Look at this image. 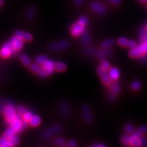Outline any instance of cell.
Segmentation results:
<instances>
[{"instance_id":"obj_1","label":"cell","mask_w":147,"mask_h":147,"mask_svg":"<svg viewBox=\"0 0 147 147\" xmlns=\"http://www.w3.org/2000/svg\"><path fill=\"white\" fill-rule=\"evenodd\" d=\"M0 110L4 113L6 121L7 124H10L12 119L16 116L14 105L11 103H7L5 105H1Z\"/></svg>"},{"instance_id":"obj_2","label":"cell","mask_w":147,"mask_h":147,"mask_svg":"<svg viewBox=\"0 0 147 147\" xmlns=\"http://www.w3.org/2000/svg\"><path fill=\"white\" fill-rule=\"evenodd\" d=\"M147 53V40L141 42L136 48L131 49L129 52V57L131 58H139L142 55Z\"/></svg>"},{"instance_id":"obj_3","label":"cell","mask_w":147,"mask_h":147,"mask_svg":"<svg viewBox=\"0 0 147 147\" xmlns=\"http://www.w3.org/2000/svg\"><path fill=\"white\" fill-rule=\"evenodd\" d=\"M24 40L16 36L12 37L10 39L9 42L11 44L13 51V54L17 53L18 51H19V50L22 49L23 46H24Z\"/></svg>"},{"instance_id":"obj_4","label":"cell","mask_w":147,"mask_h":147,"mask_svg":"<svg viewBox=\"0 0 147 147\" xmlns=\"http://www.w3.org/2000/svg\"><path fill=\"white\" fill-rule=\"evenodd\" d=\"M81 111L84 120L87 123H91L93 120V118L91 110L88 105L86 104H83L81 107Z\"/></svg>"},{"instance_id":"obj_5","label":"cell","mask_w":147,"mask_h":147,"mask_svg":"<svg viewBox=\"0 0 147 147\" xmlns=\"http://www.w3.org/2000/svg\"><path fill=\"white\" fill-rule=\"evenodd\" d=\"M54 63L51 60H47L43 64V72L40 75L44 77L51 75L54 71Z\"/></svg>"},{"instance_id":"obj_6","label":"cell","mask_w":147,"mask_h":147,"mask_svg":"<svg viewBox=\"0 0 147 147\" xmlns=\"http://www.w3.org/2000/svg\"><path fill=\"white\" fill-rule=\"evenodd\" d=\"M13 53V51L11 43L7 42L4 43L0 51V57L3 58H7Z\"/></svg>"},{"instance_id":"obj_7","label":"cell","mask_w":147,"mask_h":147,"mask_svg":"<svg viewBox=\"0 0 147 147\" xmlns=\"http://www.w3.org/2000/svg\"><path fill=\"white\" fill-rule=\"evenodd\" d=\"M21 115L17 113L16 117L13 118L11 122V126L16 131V132L22 131V123L23 121L21 119Z\"/></svg>"},{"instance_id":"obj_8","label":"cell","mask_w":147,"mask_h":147,"mask_svg":"<svg viewBox=\"0 0 147 147\" xmlns=\"http://www.w3.org/2000/svg\"><path fill=\"white\" fill-rule=\"evenodd\" d=\"M85 31V26L80 24L79 22H77L73 24L71 28V32L73 36H79L82 35Z\"/></svg>"},{"instance_id":"obj_9","label":"cell","mask_w":147,"mask_h":147,"mask_svg":"<svg viewBox=\"0 0 147 147\" xmlns=\"http://www.w3.org/2000/svg\"><path fill=\"white\" fill-rule=\"evenodd\" d=\"M91 7L93 10L99 14H104L107 12V8L104 4L99 2H93L91 4Z\"/></svg>"},{"instance_id":"obj_10","label":"cell","mask_w":147,"mask_h":147,"mask_svg":"<svg viewBox=\"0 0 147 147\" xmlns=\"http://www.w3.org/2000/svg\"><path fill=\"white\" fill-rule=\"evenodd\" d=\"M69 46V43L66 40H61L59 42L52 43L50 45V48L53 50H63L67 48Z\"/></svg>"},{"instance_id":"obj_11","label":"cell","mask_w":147,"mask_h":147,"mask_svg":"<svg viewBox=\"0 0 147 147\" xmlns=\"http://www.w3.org/2000/svg\"><path fill=\"white\" fill-rule=\"evenodd\" d=\"M15 36L21 38L24 41H26V42H30L33 39V36L31 34L21 30H17L15 32Z\"/></svg>"},{"instance_id":"obj_12","label":"cell","mask_w":147,"mask_h":147,"mask_svg":"<svg viewBox=\"0 0 147 147\" xmlns=\"http://www.w3.org/2000/svg\"><path fill=\"white\" fill-rule=\"evenodd\" d=\"M59 109L61 113L64 116H67L70 113V109L69 105L65 101H63L59 104Z\"/></svg>"},{"instance_id":"obj_13","label":"cell","mask_w":147,"mask_h":147,"mask_svg":"<svg viewBox=\"0 0 147 147\" xmlns=\"http://www.w3.org/2000/svg\"><path fill=\"white\" fill-rule=\"evenodd\" d=\"M109 75L112 80H117L119 76V72L118 69L112 67L109 70Z\"/></svg>"},{"instance_id":"obj_14","label":"cell","mask_w":147,"mask_h":147,"mask_svg":"<svg viewBox=\"0 0 147 147\" xmlns=\"http://www.w3.org/2000/svg\"><path fill=\"white\" fill-rule=\"evenodd\" d=\"M130 144L133 146H140L142 144L140 138L133 134L132 136L130 137Z\"/></svg>"},{"instance_id":"obj_15","label":"cell","mask_w":147,"mask_h":147,"mask_svg":"<svg viewBox=\"0 0 147 147\" xmlns=\"http://www.w3.org/2000/svg\"><path fill=\"white\" fill-rule=\"evenodd\" d=\"M112 54L111 50L108 49H104L102 50H100L96 53V56L99 58H102L104 57H107L110 56Z\"/></svg>"},{"instance_id":"obj_16","label":"cell","mask_w":147,"mask_h":147,"mask_svg":"<svg viewBox=\"0 0 147 147\" xmlns=\"http://www.w3.org/2000/svg\"><path fill=\"white\" fill-rule=\"evenodd\" d=\"M30 70L34 73L38 74L39 75H40L43 72V67L40 66V65L38 64H32L30 65Z\"/></svg>"},{"instance_id":"obj_17","label":"cell","mask_w":147,"mask_h":147,"mask_svg":"<svg viewBox=\"0 0 147 147\" xmlns=\"http://www.w3.org/2000/svg\"><path fill=\"white\" fill-rule=\"evenodd\" d=\"M66 68V65L63 62H57L54 64V69L57 72L65 71Z\"/></svg>"},{"instance_id":"obj_18","label":"cell","mask_w":147,"mask_h":147,"mask_svg":"<svg viewBox=\"0 0 147 147\" xmlns=\"http://www.w3.org/2000/svg\"><path fill=\"white\" fill-rule=\"evenodd\" d=\"M100 77V79L103 84L105 85H110L112 84V79H110V77L109 76V74L106 73L105 72V73H104L102 75H101L100 76H99Z\"/></svg>"},{"instance_id":"obj_19","label":"cell","mask_w":147,"mask_h":147,"mask_svg":"<svg viewBox=\"0 0 147 147\" xmlns=\"http://www.w3.org/2000/svg\"><path fill=\"white\" fill-rule=\"evenodd\" d=\"M16 131L11 126L10 127L7 128L6 130V131L4 133V137H5L6 139L9 140L11 138L16 135Z\"/></svg>"},{"instance_id":"obj_20","label":"cell","mask_w":147,"mask_h":147,"mask_svg":"<svg viewBox=\"0 0 147 147\" xmlns=\"http://www.w3.org/2000/svg\"><path fill=\"white\" fill-rule=\"evenodd\" d=\"M40 118L38 115H33L30 120V123L31 126L33 127L38 126L40 123Z\"/></svg>"},{"instance_id":"obj_21","label":"cell","mask_w":147,"mask_h":147,"mask_svg":"<svg viewBox=\"0 0 147 147\" xmlns=\"http://www.w3.org/2000/svg\"><path fill=\"white\" fill-rule=\"evenodd\" d=\"M146 131H147L146 127L145 126H142L138 128L135 131V132L134 133V135L140 138L145 134Z\"/></svg>"},{"instance_id":"obj_22","label":"cell","mask_w":147,"mask_h":147,"mask_svg":"<svg viewBox=\"0 0 147 147\" xmlns=\"http://www.w3.org/2000/svg\"><path fill=\"white\" fill-rule=\"evenodd\" d=\"M110 85H111L110 86V93L117 96L120 91V86L117 83H114Z\"/></svg>"},{"instance_id":"obj_23","label":"cell","mask_w":147,"mask_h":147,"mask_svg":"<svg viewBox=\"0 0 147 147\" xmlns=\"http://www.w3.org/2000/svg\"><path fill=\"white\" fill-rule=\"evenodd\" d=\"M139 38L141 42L147 40V31L145 28H140L139 33Z\"/></svg>"},{"instance_id":"obj_24","label":"cell","mask_w":147,"mask_h":147,"mask_svg":"<svg viewBox=\"0 0 147 147\" xmlns=\"http://www.w3.org/2000/svg\"><path fill=\"white\" fill-rule=\"evenodd\" d=\"M82 42L85 45H88L90 42V34L87 31H85L82 34Z\"/></svg>"},{"instance_id":"obj_25","label":"cell","mask_w":147,"mask_h":147,"mask_svg":"<svg viewBox=\"0 0 147 147\" xmlns=\"http://www.w3.org/2000/svg\"><path fill=\"white\" fill-rule=\"evenodd\" d=\"M20 60L24 65L28 66L31 65V60L30 58L27 56L26 54H22L20 55Z\"/></svg>"},{"instance_id":"obj_26","label":"cell","mask_w":147,"mask_h":147,"mask_svg":"<svg viewBox=\"0 0 147 147\" xmlns=\"http://www.w3.org/2000/svg\"><path fill=\"white\" fill-rule=\"evenodd\" d=\"M48 60L47 58L44 55H40L37 57L36 58V63L39 65H43V64Z\"/></svg>"},{"instance_id":"obj_27","label":"cell","mask_w":147,"mask_h":147,"mask_svg":"<svg viewBox=\"0 0 147 147\" xmlns=\"http://www.w3.org/2000/svg\"><path fill=\"white\" fill-rule=\"evenodd\" d=\"M35 12H36V9L35 7L33 6H31L28 9V11L26 12V17L28 19H32L35 15Z\"/></svg>"},{"instance_id":"obj_28","label":"cell","mask_w":147,"mask_h":147,"mask_svg":"<svg viewBox=\"0 0 147 147\" xmlns=\"http://www.w3.org/2000/svg\"><path fill=\"white\" fill-rule=\"evenodd\" d=\"M114 44V40L113 39H107V40H105L102 42L101 44V46H102V47L104 49H108L109 47H111Z\"/></svg>"},{"instance_id":"obj_29","label":"cell","mask_w":147,"mask_h":147,"mask_svg":"<svg viewBox=\"0 0 147 147\" xmlns=\"http://www.w3.org/2000/svg\"><path fill=\"white\" fill-rule=\"evenodd\" d=\"M0 146L1 147H10L12 146L9 140L5 137L0 138Z\"/></svg>"},{"instance_id":"obj_30","label":"cell","mask_w":147,"mask_h":147,"mask_svg":"<svg viewBox=\"0 0 147 147\" xmlns=\"http://www.w3.org/2000/svg\"><path fill=\"white\" fill-rule=\"evenodd\" d=\"M100 66L107 72L110 69V64L107 60H105V59H102L100 63Z\"/></svg>"},{"instance_id":"obj_31","label":"cell","mask_w":147,"mask_h":147,"mask_svg":"<svg viewBox=\"0 0 147 147\" xmlns=\"http://www.w3.org/2000/svg\"><path fill=\"white\" fill-rule=\"evenodd\" d=\"M22 118H23V119L25 121H30V119L31 118V117H33V114H32L31 112H30V111H26V112H25L24 114L22 115Z\"/></svg>"},{"instance_id":"obj_32","label":"cell","mask_w":147,"mask_h":147,"mask_svg":"<svg viewBox=\"0 0 147 147\" xmlns=\"http://www.w3.org/2000/svg\"><path fill=\"white\" fill-rule=\"evenodd\" d=\"M128 40L125 38H119L118 39V44L121 47H127Z\"/></svg>"},{"instance_id":"obj_33","label":"cell","mask_w":147,"mask_h":147,"mask_svg":"<svg viewBox=\"0 0 147 147\" xmlns=\"http://www.w3.org/2000/svg\"><path fill=\"white\" fill-rule=\"evenodd\" d=\"M9 141H10V143L12 146H17L18 144H19V142H20L18 137L16 135L14 136H13L11 139H9Z\"/></svg>"},{"instance_id":"obj_34","label":"cell","mask_w":147,"mask_h":147,"mask_svg":"<svg viewBox=\"0 0 147 147\" xmlns=\"http://www.w3.org/2000/svg\"><path fill=\"white\" fill-rule=\"evenodd\" d=\"M121 143L125 146H129L130 144V137L128 136H123L121 138Z\"/></svg>"},{"instance_id":"obj_35","label":"cell","mask_w":147,"mask_h":147,"mask_svg":"<svg viewBox=\"0 0 147 147\" xmlns=\"http://www.w3.org/2000/svg\"><path fill=\"white\" fill-rule=\"evenodd\" d=\"M53 134V132L52 130L50 129H46L42 133V137L44 139H49L50 137H51Z\"/></svg>"},{"instance_id":"obj_36","label":"cell","mask_w":147,"mask_h":147,"mask_svg":"<svg viewBox=\"0 0 147 147\" xmlns=\"http://www.w3.org/2000/svg\"><path fill=\"white\" fill-rule=\"evenodd\" d=\"M134 131V127L130 123H128L125 126V131L127 134H131Z\"/></svg>"},{"instance_id":"obj_37","label":"cell","mask_w":147,"mask_h":147,"mask_svg":"<svg viewBox=\"0 0 147 147\" xmlns=\"http://www.w3.org/2000/svg\"><path fill=\"white\" fill-rule=\"evenodd\" d=\"M132 89L134 91H137L138 90H139L140 88V84L139 82L138 81H135L134 82H132V84L131 85Z\"/></svg>"},{"instance_id":"obj_38","label":"cell","mask_w":147,"mask_h":147,"mask_svg":"<svg viewBox=\"0 0 147 147\" xmlns=\"http://www.w3.org/2000/svg\"><path fill=\"white\" fill-rule=\"evenodd\" d=\"M78 22H79L80 24H81L82 25L85 26L88 23V18H87L86 17H85V16H81L79 18V20H78Z\"/></svg>"},{"instance_id":"obj_39","label":"cell","mask_w":147,"mask_h":147,"mask_svg":"<svg viewBox=\"0 0 147 147\" xmlns=\"http://www.w3.org/2000/svg\"><path fill=\"white\" fill-rule=\"evenodd\" d=\"M51 129L52 130V131L55 133H57V132H59V131H61V126L58 125V124H55L54 125L52 126V127H51Z\"/></svg>"},{"instance_id":"obj_40","label":"cell","mask_w":147,"mask_h":147,"mask_svg":"<svg viewBox=\"0 0 147 147\" xmlns=\"http://www.w3.org/2000/svg\"><path fill=\"white\" fill-rule=\"evenodd\" d=\"M127 47L129 49H134V48H136V47H137L136 42H135L134 40H128Z\"/></svg>"},{"instance_id":"obj_41","label":"cell","mask_w":147,"mask_h":147,"mask_svg":"<svg viewBox=\"0 0 147 147\" xmlns=\"http://www.w3.org/2000/svg\"><path fill=\"white\" fill-rule=\"evenodd\" d=\"M64 143V140L63 138H57L54 140V144L56 145H61Z\"/></svg>"},{"instance_id":"obj_42","label":"cell","mask_w":147,"mask_h":147,"mask_svg":"<svg viewBox=\"0 0 147 147\" xmlns=\"http://www.w3.org/2000/svg\"><path fill=\"white\" fill-rule=\"evenodd\" d=\"M17 113L20 114V115H23L25 112H26V109L24 106H19V107H18V108L17 109Z\"/></svg>"},{"instance_id":"obj_43","label":"cell","mask_w":147,"mask_h":147,"mask_svg":"<svg viewBox=\"0 0 147 147\" xmlns=\"http://www.w3.org/2000/svg\"><path fill=\"white\" fill-rule=\"evenodd\" d=\"M96 52V50H95V49H87L86 50H85V53L86 55H93Z\"/></svg>"},{"instance_id":"obj_44","label":"cell","mask_w":147,"mask_h":147,"mask_svg":"<svg viewBox=\"0 0 147 147\" xmlns=\"http://www.w3.org/2000/svg\"><path fill=\"white\" fill-rule=\"evenodd\" d=\"M139 60L142 63H147V53L144 54L143 55H142L139 57Z\"/></svg>"},{"instance_id":"obj_45","label":"cell","mask_w":147,"mask_h":147,"mask_svg":"<svg viewBox=\"0 0 147 147\" xmlns=\"http://www.w3.org/2000/svg\"><path fill=\"white\" fill-rule=\"evenodd\" d=\"M67 145L70 147H75L77 146V142L75 140H71L68 142Z\"/></svg>"},{"instance_id":"obj_46","label":"cell","mask_w":147,"mask_h":147,"mask_svg":"<svg viewBox=\"0 0 147 147\" xmlns=\"http://www.w3.org/2000/svg\"><path fill=\"white\" fill-rule=\"evenodd\" d=\"M115 95H114L112 93H110L109 95H108V99L111 101V102H112V101H113L115 100Z\"/></svg>"},{"instance_id":"obj_47","label":"cell","mask_w":147,"mask_h":147,"mask_svg":"<svg viewBox=\"0 0 147 147\" xmlns=\"http://www.w3.org/2000/svg\"><path fill=\"white\" fill-rule=\"evenodd\" d=\"M28 126V121H25V120L23 121V123H22V131L24 130L25 129H26Z\"/></svg>"},{"instance_id":"obj_48","label":"cell","mask_w":147,"mask_h":147,"mask_svg":"<svg viewBox=\"0 0 147 147\" xmlns=\"http://www.w3.org/2000/svg\"><path fill=\"white\" fill-rule=\"evenodd\" d=\"M110 1L115 5H119L121 3V0H110Z\"/></svg>"},{"instance_id":"obj_49","label":"cell","mask_w":147,"mask_h":147,"mask_svg":"<svg viewBox=\"0 0 147 147\" xmlns=\"http://www.w3.org/2000/svg\"><path fill=\"white\" fill-rule=\"evenodd\" d=\"M84 1V0H74V3L77 6H79Z\"/></svg>"},{"instance_id":"obj_50","label":"cell","mask_w":147,"mask_h":147,"mask_svg":"<svg viewBox=\"0 0 147 147\" xmlns=\"http://www.w3.org/2000/svg\"><path fill=\"white\" fill-rule=\"evenodd\" d=\"M92 146H98V147H99V146H105V145H102V144H94V145H92Z\"/></svg>"},{"instance_id":"obj_51","label":"cell","mask_w":147,"mask_h":147,"mask_svg":"<svg viewBox=\"0 0 147 147\" xmlns=\"http://www.w3.org/2000/svg\"><path fill=\"white\" fill-rule=\"evenodd\" d=\"M139 1L142 3H145L147 2V0H139Z\"/></svg>"},{"instance_id":"obj_52","label":"cell","mask_w":147,"mask_h":147,"mask_svg":"<svg viewBox=\"0 0 147 147\" xmlns=\"http://www.w3.org/2000/svg\"><path fill=\"white\" fill-rule=\"evenodd\" d=\"M3 0H0V6H1V4H3Z\"/></svg>"},{"instance_id":"obj_53","label":"cell","mask_w":147,"mask_h":147,"mask_svg":"<svg viewBox=\"0 0 147 147\" xmlns=\"http://www.w3.org/2000/svg\"><path fill=\"white\" fill-rule=\"evenodd\" d=\"M145 29H146V30L147 31V25H146V28H145Z\"/></svg>"},{"instance_id":"obj_54","label":"cell","mask_w":147,"mask_h":147,"mask_svg":"<svg viewBox=\"0 0 147 147\" xmlns=\"http://www.w3.org/2000/svg\"><path fill=\"white\" fill-rule=\"evenodd\" d=\"M146 8H147V5H146Z\"/></svg>"}]
</instances>
